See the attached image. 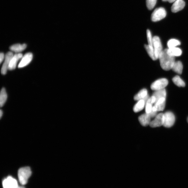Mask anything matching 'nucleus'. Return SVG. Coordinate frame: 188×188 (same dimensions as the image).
I'll list each match as a JSON object with an SVG mask.
<instances>
[{"label": "nucleus", "mask_w": 188, "mask_h": 188, "mask_svg": "<svg viewBox=\"0 0 188 188\" xmlns=\"http://www.w3.org/2000/svg\"><path fill=\"white\" fill-rule=\"evenodd\" d=\"M151 118L149 114H144L140 115L138 118L139 121L141 125L144 127L149 125L151 121Z\"/></svg>", "instance_id": "13"}, {"label": "nucleus", "mask_w": 188, "mask_h": 188, "mask_svg": "<svg viewBox=\"0 0 188 188\" xmlns=\"http://www.w3.org/2000/svg\"><path fill=\"white\" fill-rule=\"evenodd\" d=\"M166 90L165 89H164L156 91L154 93L153 96H154L156 97V102L158 101V100L160 98H162V97L166 98Z\"/></svg>", "instance_id": "16"}, {"label": "nucleus", "mask_w": 188, "mask_h": 188, "mask_svg": "<svg viewBox=\"0 0 188 188\" xmlns=\"http://www.w3.org/2000/svg\"><path fill=\"white\" fill-rule=\"evenodd\" d=\"M166 50L169 55L173 57L180 56L182 53V50L177 47H174L166 49Z\"/></svg>", "instance_id": "14"}, {"label": "nucleus", "mask_w": 188, "mask_h": 188, "mask_svg": "<svg viewBox=\"0 0 188 188\" xmlns=\"http://www.w3.org/2000/svg\"><path fill=\"white\" fill-rule=\"evenodd\" d=\"M173 81L174 84L179 87H185V83L179 76H176L173 78Z\"/></svg>", "instance_id": "22"}, {"label": "nucleus", "mask_w": 188, "mask_h": 188, "mask_svg": "<svg viewBox=\"0 0 188 188\" xmlns=\"http://www.w3.org/2000/svg\"><path fill=\"white\" fill-rule=\"evenodd\" d=\"M157 111H154L152 110L151 112L148 114H149V116H150L151 118H153L156 117L157 115Z\"/></svg>", "instance_id": "27"}, {"label": "nucleus", "mask_w": 188, "mask_h": 188, "mask_svg": "<svg viewBox=\"0 0 188 188\" xmlns=\"http://www.w3.org/2000/svg\"><path fill=\"white\" fill-rule=\"evenodd\" d=\"M180 42L177 39H172L170 40L167 43V46L169 48H172L179 46Z\"/></svg>", "instance_id": "23"}, {"label": "nucleus", "mask_w": 188, "mask_h": 188, "mask_svg": "<svg viewBox=\"0 0 188 188\" xmlns=\"http://www.w3.org/2000/svg\"><path fill=\"white\" fill-rule=\"evenodd\" d=\"M162 1L164 2H166L168 1V0H162Z\"/></svg>", "instance_id": "32"}, {"label": "nucleus", "mask_w": 188, "mask_h": 188, "mask_svg": "<svg viewBox=\"0 0 188 188\" xmlns=\"http://www.w3.org/2000/svg\"><path fill=\"white\" fill-rule=\"evenodd\" d=\"M168 81L166 78H161L154 82L151 85L152 90L156 91L163 89L168 85Z\"/></svg>", "instance_id": "4"}, {"label": "nucleus", "mask_w": 188, "mask_h": 188, "mask_svg": "<svg viewBox=\"0 0 188 188\" xmlns=\"http://www.w3.org/2000/svg\"><path fill=\"white\" fill-rule=\"evenodd\" d=\"M164 114V122L163 125L166 128H170L175 122V116L170 111L166 112Z\"/></svg>", "instance_id": "5"}, {"label": "nucleus", "mask_w": 188, "mask_h": 188, "mask_svg": "<svg viewBox=\"0 0 188 188\" xmlns=\"http://www.w3.org/2000/svg\"><path fill=\"white\" fill-rule=\"evenodd\" d=\"M3 188H17L19 187L17 180L10 176L3 180Z\"/></svg>", "instance_id": "7"}, {"label": "nucleus", "mask_w": 188, "mask_h": 188, "mask_svg": "<svg viewBox=\"0 0 188 188\" xmlns=\"http://www.w3.org/2000/svg\"><path fill=\"white\" fill-rule=\"evenodd\" d=\"M166 105V102L160 104H155L154 106L155 107L157 111H163L165 109Z\"/></svg>", "instance_id": "26"}, {"label": "nucleus", "mask_w": 188, "mask_h": 188, "mask_svg": "<svg viewBox=\"0 0 188 188\" xmlns=\"http://www.w3.org/2000/svg\"><path fill=\"white\" fill-rule=\"evenodd\" d=\"M172 70L178 74H182L183 70V64L180 61H175L173 65Z\"/></svg>", "instance_id": "17"}, {"label": "nucleus", "mask_w": 188, "mask_h": 188, "mask_svg": "<svg viewBox=\"0 0 188 188\" xmlns=\"http://www.w3.org/2000/svg\"><path fill=\"white\" fill-rule=\"evenodd\" d=\"M13 55L12 52H8L5 55L4 63L1 69L2 74H6L7 71L9 70V64H10L12 57Z\"/></svg>", "instance_id": "8"}, {"label": "nucleus", "mask_w": 188, "mask_h": 188, "mask_svg": "<svg viewBox=\"0 0 188 188\" xmlns=\"http://www.w3.org/2000/svg\"><path fill=\"white\" fill-rule=\"evenodd\" d=\"M177 0H168V1L170 3H173V2H175Z\"/></svg>", "instance_id": "29"}, {"label": "nucleus", "mask_w": 188, "mask_h": 188, "mask_svg": "<svg viewBox=\"0 0 188 188\" xmlns=\"http://www.w3.org/2000/svg\"><path fill=\"white\" fill-rule=\"evenodd\" d=\"M185 5V2L183 0H177L171 7V11L173 13H176L184 9Z\"/></svg>", "instance_id": "12"}, {"label": "nucleus", "mask_w": 188, "mask_h": 188, "mask_svg": "<svg viewBox=\"0 0 188 188\" xmlns=\"http://www.w3.org/2000/svg\"><path fill=\"white\" fill-rule=\"evenodd\" d=\"M166 14L165 9L163 8H157L152 13L151 20L154 22L160 21L165 18Z\"/></svg>", "instance_id": "3"}, {"label": "nucleus", "mask_w": 188, "mask_h": 188, "mask_svg": "<svg viewBox=\"0 0 188 188\" xmlns=\"http://www.w3.org/2000/svg\"><path fill=\"white\" fill-rule=\"evenodd\" d=\"M3 113V112H2V111L1 110V111H0V117H1V118L2 117Z\"/></svg>", "instance_id": "30"}, {"label": "nucleus", "mask_w": 188, "mask_h": 188, "mask_svg": "<svg viewBox=\"0 0 188 188\" xmlns=\"http://www.w3.org/2000/svg\"><path fill=\"white\" fill-rule=\"evenodd\" d=\"M153 46L156 56L158 59L163 51L162 45L159 37L155 36L153 38Z\"/></svg>", "instance_id": "6"}, {"label": "nucleus", "mask_w": 188, "mask_h": 188, "mask_svg": "<svg viewBox=\"0 0 188 188\" xmlns=\"http://www.w3.org/2000/svg\"><path fill=\"white\" fill-rule=\"evenodd\" d=\"M187 122H188V118L187 119Z\"/></svg>", "instance_id": "33"}, {"label": "nucleus", "mask_w": 188, "mask_h": 188, "mask_svg": "<svg viewBox=\"0 0 188 188\" xmlns=\"http://www.w3.org/2000/svg\"><path fill=\"white\" fill-rule=\"evenodd\" d=\"M164 122V114L160 113L158 114L154 119L151 121L149 125L152 128L160 127L163 125Z\"/></svg>", "instance_id": "9"}, {"label": "nucleus", "mask_w": 188, "mask_h": 188, "mask_svg": "<svg viewBox=\"0 0 188 188\" xmlns=\"http://www.w3.org/2000/svg\"><path fill=\"white\" fill-rule=\"evenodd\" d=\"M33 55L31 53H28L23 56L18 65L19 68H22L27 66L32 60Z\"/></svg>", "instance_id": "10"}, {"label": "nucleus", "mask_w": 188, "mask_h": 188, "mask_svg": "<svg viewBox=\"0 0 188 188\" xmlns=\"http://www.w3.org/2000/svg\"><path fill=\"white\" fill-rule=\"evenodd\" d=\"M8 98V95L5 88H3L1 90V96H0V105L2 107L5 104Z\"/></svg>", "instance_id": "20"}, {"label": "nucleus", "mask_w": 188, "mask_h": 188, "mask_svg": "<svg viewBox=\"0 0 188 188\" xmlns=\"http://www.w3.org/2000/svg\"><path fill=\"white\" fill-rule=\"evenodd\" d=\"M148 95L147 90L145 89H143L135 95L134 99L135 101H139L143 99Z\"/></svg>", "instance_id": "19"}, {"label": "nucleus", "mask_w": 188, "mask_h": 188, "mask_svg": "<svg viewBox=\"0 0 188 188\" xmlns=\"http://www.w3.org/2000/svg\"><path fill=\"white\" fill-rule=\"evenodd\" d=\"M17 188H25L23 186H19Z\"/></svg>", "instance_id": "31"}, {"label": "nucleus", "mask_w": 188, "mask_h": 188, "mask_svg": "<svg viewBox=\"0 0 188 188\" xmlns=\"http://www.w3.org/2000/svg\"><path fill=\"white\" fill-rule=\"evenodd\" d=\"M159 59L161 68L166 71L172 69L175 62V57L169 55L166 52V49L162 52Z\"/></svg>", "instance_id": "1"}, {"label": "nucleus", "mask_w": 188, "mask_h": 188, "mask_svg": "<svg viewBox=\"0 0 188 188\" xmlns=\"http://www.w3.org/2000/svg\"><path fill=\"white\" fill-rule=\"evenodd\" d=\"M145 47L149 56L153 60H156L158 59L155 53L153 47L150 46L149 45H145Z\"/></svg>", "instance_id": "21"}, {"label": "nucleus", "mask_w": 188, "mask_h": 188, "mask_svg": "<svg viewBox=\"0 0 188 188\" xmlns=\"http://www.w3.org/2000/svg\"><path fill=\"white\" fill-rule=\"evenodd\" d=\"M145 104L146 103L144 100H140L135 105L133 110L135 113L138 112L144 109Z\"/></svg>", "instance_id": "18"}, {"label": "nucleus", "mask_w": 188, "mask_h": 188, "mask_svg": "<svg viewBox=\"0 0 188 188\" xmlns=\"http://www.w3.org/2000/svg\"><path fill=\"white\" fill-rule=\"evenodd\" d=\"M147 36L149 46L152 47H153V38L152 37L151 33L149 30H147Z\"/></svg>", "instance_id": "25"}, {"label": "nucleus", "mask_w": 188, "mask_h": 188, "mask_svg": "<svg viewBox=\"0 0 188 188\" xmlns=\"http://www.w3.org/2000/svg\"><path fill=\"white\" fill-rule=\"evenodd\" d=\"M157 0H146L147 8L149 10H152L155 6Z\"/></svg>", "instance_id": "24"}, {"label": "nucleus", "mask_w": 188, "mask_h": 188, "mask_svg": "<svg viewBox=\"0 0 188 188\" xmlns=\"http://www.w3.org/2000/svg\"><path fill=\"white\" fill-rule=\"evenodd\" d=\"M22 57V54L20 53H17L14 55L9 64V70H15L18 61L21 59Z\"/></svg>", "instance_id": "11"}, {"label": "nucleus", "mask_w": 188, "mask_h": 188, "mask_svg": "<svg viewBox=\"0 0 188 188\" xmlns=\"http://www.w3.org/2000/svg\"><path fill=\"white\" fill-rule=\"evenodd\" d=\"M32 171L29 167L21 168L18 171L19 181L22 185L27 184L29 178L32 175Z\"/></svg>", "instance_id": "2"}, {"label": "nucleus", "mask_w": 188, "mask_h": 188, "mask_svg": "<svg viewBox=\"0 0 188 188\" xmlns=\"http://www.w3.org/2000/svg\"><path fill=\"white\" fill-rule=\"evenodd\" d=\"M5 58V56L3 53H1L0 54V63H2V62Z\"/></svg>", "instance_id": "28"}, {"label": "nucleus", "mask_w": 188, "mask_h": 188, "mask_svg": "<svg viewBox=\"0 0 188 188\" xmlns=\"http://www.w3.org/2000/svg\"><path fill=\"white\" fill-rule=\"evenodd\" d=\"M27 47V45L24 44H15L11 46L9 49L11 50L16 53H19L25 50Z\"/></svg>", "instance_id": "15"}]
</instances>
